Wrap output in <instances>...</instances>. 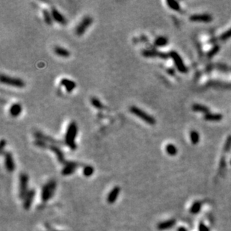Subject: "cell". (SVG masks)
I'll list each match as a JSON object with an SVG mask.
<instances>
[{"label":"cell","mask_w":231,"mask_h":231,"mask_svg":"<svg viewBox=\"0 0 231 231\" xmlns=\"http://www.w3.org/2000/svg\"><path fill=\"white\" fill-rule=\"evenodd\" d=\"M218 50V47H215V48L213 49V50H212V51H211V52H209V55L210 56H211V55H214V54L215 53V52H217V50Z\"/></svg>","instance_id":"34"},{"label":"cell","mask_w":231,"mask_h":231,"mask_svg":"<svg viewBox=\"0 0 231 231\" xmlns=\"http://www.w3.org/2000/svg\"><path fill=\"white\" fill-rule=\"evenodd\" d=\"M49 148H50V150H52V152L55 154L57 159H58V162H59L60 163L65 165L67 161L65 160V156H64V154L62 151V150H61L58 147H57L56 145H55V144H51V145H50L49 146Z\"/></svg>","instance_id":"12"},{"label":"cell","mask_w":231,"mask_h":231,"mask_svg":"<svg viewBox=\"0 0 231 231\" xmlns=\"http://www.w3.org/2000/svg\"><path fill=\"white\" fill-rule=\"evenodd\" d=\"M91 105L94 108H98V109H102L103 108V105L102 104V103L100 102V100L98 98H97V97H92L91 100Z\"/></svg>","instance_id":"23"},{"label":"cell","mask_w":231,"mask_h":231,"mask_svg":"<svg viewBox=\"0 0 231 231\" xmlns=\"http://www.w3.org/2000/svg\"><path fill=\"white\" fill-rule=\"evenodd\" d=\"M28 182H29L28 175L25 173L20 174L19 175V197L23 200L28 192Z\"/></svg>","instance_id":"6"},{"label":"cell","mask_w":231,"mask_h":231,"mask_svg":"<svg viewBox=\"0 0 231 231\" xmlns=\"http://www.w3.org/2000/svg\"><path fill=\"white\" fill-rule=\"evenodd\" d=\"M190 20L195 22H210L212 20V16L208 14L193 15L190 17Z\"/></svg>","instance_id":"17"},{"label":"cell","mask_w":231,"mask_h":231,"mask_svg":"<svg viewBox=\"0 0 231 231\" xmlns=\"http://www.w3.org/2000/svg\"><path fill=\"white\" fill-rule=\"evenodd\" d=\"M43 14H44V20H45V23H47V25L49 26H51L52 24V14H51V12H50L48 10L44 9L43 11Z\"/></svg>","instance_id":"21"},{"label":"cell","mask_w":231,"mask_h":231,"mask_svg":"<svg viewBox=\"0 0 231 231\" xmlns=\"http://www.w3.org/2000/svg\"><path fill=\"white\" fill-rule=\"evenodd\" d=\"M168 43V40L165 37H159L156 39L155 44L158 47H162V46L166 45Z\"/></svg>","instance_id":"25"},{"label":"cell","mask_w":231,"mask_h":231,"mask_svg":"<svg viewBox=\"0 0 231 231\" xmlns=\"http://www.w3.org/2000/svg\"><path fill=\"white\" fill-rule=\"evenodd\" d=\"M34 136H35V138L37 139H40V140L44 141H46V142H47V141H48V142L52 143V144H59V142H58L57 140H55V139H53L52 138L45 136V135H44L43 133H39V132L34 133Z\"/></svg>","instance_id":"18"},{"label":"cell","mask_w":231,"mask_h":231,"mask_svg":"<svg viewBox=\"0 0 231 231\" xmlns=\"http://www.w3.org/2000/svg\"><path fill=\"white\" fill-rule=\"evenodd\" d=\"M51 14H52V19L55 20L57 23H60L62 25H66L67 24V19L62 14L58 11V10L55 8H52L51 9Z\"/></svg>","instance_id":"13"},{"label":"cell","mask_w":231,"mask_h":231,"mask_svg":"<svg viewBox=\"0 0 231 231\" xmlns=\"http://www.w3.org/2000/svg\"><path fill=\"white\" fill-rule=\"evenodd\" d=\"M174 224V222L173 221H168V222H162V223H160L159 225H158V229L159 230H166L168 228H170L172 225Z\"/></svg>","instance_id":"24"},{"label":"cell","mask_w":231,"mask_h":231,"mask_svg":"<svg viewBox=\"0 0 231 231\" xmlns=\"http://www.w3.org/2000/svg\"><path fill=\"white\" fill-rule=\"evenodd\" d=\"M191 141H192L193 144H197L199 141V135L197 132L192 131L190 134Z\"/></svg>","instance_id":"30"},{"label":"cell","mask_w":231,"mask_h":231,"mask_svg":"<svg viewBox=\"0 0 231 231\" xmlns=\"http://www.w3.org/2000/svg\"><path fill=\"white\" fill-rule=\"evenodd\" d=\"M205 119L210 121H218L222 119V115L219 114H210L207 113L205 115Z\"/></svg>","instance_id":"20"},{"label":"cell","mask_w":231,"mask_h":231,"mask_svg":"<svg viewBox=\"0 0 231 231\" xmlns=\"http://www.w3.org/2000/svg\"><path fill=\"white\" fill-rule=\"evenodd\" d=\"M0 80H1V82H2V84L12 86V87L21 88L25 87V85H26L25 82L23 81V80H22L21 79H19V78L11 77V76H6V75L2 74V76H1V77H0Z\"/></svg>","instance_id":"4"},{"label":"cell","mask_w":231,"mask_h":231,"mask_svg":"<svg viewBox=\"0 0 231 231\" xmlns=\"http://www.w3.org/2000/svg\"><path fill=\"white\" fill-rule=\"evenodd\" d=\"M22 112V105L19 103H14L11 106L9 109V113L11 116L16 118Z\"/></svg>","instance_id":"16"},{"label":"cell","mask_w":231,"mask_h":231,"mask_svg":"<svg viewBox=\"0 0 231 231\" xmlns=\"http://www.w3.org/2000/svg\"><path fill=\"white\" fill-rule=\"evenodd\" d=\"M51 231H58V230H51Z\"/></svg>","instance_id":"35"},{"label":"cell","mask_w":231,"mask_h":231,"mask_svg":"<svg viewBox=\"0 0 231 231\" xmlns=\"http://www.w3.org/2000/svg\"><path fill=\"white\" fill-rule=\"evenodd\" d=\"M79 165L77 162H67L62 171V175H64V176H69V175L73 174L76 170V168L79 167Z\"/></svg>","instance_id":"7"},{"label":"cell","mask_w":231,"mask_h":231,"mask_svg":"<svg viewBox=\"0 0 231 231\" xmlns=\"http://www.w3.org/2000/svg\"><path fill=\"white\" fill-rule=\"evenodd\" d=\"M166 152L170 155H175L176 154V148L173 144H168L165 147Z\"/></svg>","instance_id":"28"},{"label":"cell","mask_w":231,"mask_h":231,"mask_svg":"<svg viewBox=\"0 0 231 231\" xmlns=\"http://www.w3.org/2000/svg\"><path fill=\"white\" fill-rule=\"evenodd\" d=\"M120 192H121V188L118 187V186L114 187L112 190L110 191V192L108 193V196H107V202L111 204H114L118 199Z\"/></svg>","instance_id":"14"},{"label":"cell","mask_w":231,"mask_h":231,"mask_svg":"<svg viewBox=\"0 0 231 231\" xmlns=\"http://www.w3.org/2000/svg\"><path fill=\"white\" fill-rule=\"evenodd\" d=\"M170 56L173 58L174 62L176 67H177V69L179 70V71L181 72V73H186L187 70H186V66H185L184 64H183V60L180 58V56H179L176 52H171V53H170Z\"/></svg>","instance_id":"8"},{"label":"cell","mask_w":231,"mask_h":231,"mask_svg":"<svg viewBox=\"0 0 231 231\" xmlns=\"http://www.w3.org/2000/svg\"><path fill=\"white\" fill-rule=\"evenodd\" d=\"M230 146H231V136H229V137L227 138V139L226 144H225V150H226V151L227 150H229Z\"/></svg>","instance_id":"32"},{"label":"cell","mask_w":231,"mask_h":231,"mask_svg":"<svg viewBox=\"0 0 231 231\" xmlns=\"http://www.w3.org/2000/svg\"><path fill=\"white\" fill-rule=\"evenodd\" d=\"M93 23L92 17L89 16H86L81 20V22L79 23L76 27V34L78 36H81L84 34L88 29V28L90 27Z\"/></svg>","instance_id":"5"},{"label":"cell","mask_w":231,"mask_h":231,"mask_svg":"<svg viewBox=\"0 0 231 231\" xmlns=\"http://www.w3.org/2000/svg\"><path fill=\"white\" fill-rule=\"evenodd\" d=\"M94 168H93L92 166H91V165H85V166H84V168H83V174H84V176H87V177L92 176V174H94Z\"/></svg>","instance_id":"22"},{"label":"cell","mask_w":231,"mask_h":231,"mask_svg":"<svg viewBox=\"0 0 231 231\" xmlns=\"http://www.w3.org/2000/svg\"><path fill=\"white\" fill-rule=\"evenodd\" d=\"M192 108L194 111H196V112H206L207 114L208 113V112H209L208 108H207V107L204 106V105H199V104H195V105H193Z\"/></svg>","instance_id":"26"},{"label":"cell","mask_w":231,"mask_h":231,"mask_svg":"<svg viewBox=\"0 0 231 231\" xmlns=\"http://www.w3.org/2000/svg\"><path fill=\"white\" fill-rule=\"evenodd\" d=\"M129 111H130V112H131L132 114L136 115V117H138V118H139L140 119H141L143 121L148 123V124L154 125L156 123V120L154 117L148 115L147 112L143 111L142 109H141V108H138V107L135 106V105L130 106V108H129Z\"/></svg>","instance_id":"3"},{"label":"cell","mask_w":231,"mask_h":231,"mask_svg":"<svg viewBox=\"0 0 231 231\" xmlns=\"http://www.w3.org/2000/svg\"><path fill=\"white\" fill-rule=\"evenodd\" d=\"M54 51H55V54L57 55L60 57H62V58H68V57L70 55V53L68 51L67 49L63 48V47H55V49H54Z\"/></svg>","instance_id":"19"},{"label":"cell","mask_w":231,"mask_h":231,"mask_svg":"<svg viewBox=\"0 0 231 231\" xmlns=\"http://www.w3.org/2000/svg\"><path fill=\"white\" fill-rule=\"evenodd\" d=\"M142 53V55L145 58H154V57H159V58H162L165 59L168 57V55L166 53H164V52H158V51H156V50H144L141 52Z\"/></svg>","instance_id":"10"},{"label":"cell","mask_w":231,"mask_h":231,"mask_svg":"<svg viewBox=\"0 0 231 231\" xmlns=\"http://www.w3.org/2000/svg\"><path fill=\"white\" fill-rule=\"evenodd\" d=\"M167 4L168 5V6L171 9L175 10V11H179L180 10V6H179V3L176 1H167Z\"/></svg>","instance_id":"27"},{"label":"cell","mask_w":231,"mask_h":231,"mask_svg":"<svg viewBox=\"0 0 231 231\" xmlns=\"http://www.w3.org/2000/svg\"><path fill=\"white\" fill-rule=\"evenodd\" d=\"M78 133V127L76 122L72 121L70 123L67 128L66 134H65V144L70 147L71 150H75L77 148L76 144V138Z\"/></svg>","instance_id":"1"},{"label":"cell","mask_w":231,"mask_h":231,"mask_svg":"<svg viewBox=\"0 0 231 231\" xmlns=\"http://www.w3.org/2000/svg\"><path fill=\"white\" fill-rule=\"evenodd\" d=\"M5 156V165L8 171L13 172L15 170V163L14 161L13 156L11 153L5 152L4 154Z\"/></svg>","instance_id":"11"},{"label":"cell","mask_w":231,"mask_h":231,"mask_svg":"<svg viewBox=\"0 0 231 231\" xmlns=\"http://www.w3.org/2000/svg\"><path fill=\"white\" fill-rule=\"evenodd\" d=\"M35 196V190L34 189H30L28 191L27 194H26L23 198V208L28 210L32 207V204L33 202L34 197Z\"/></svg>","instance_id":"9"},{"label":"cell","mask_w":231,"mask_h":231,"mask_svg":"<svg viewBox=\"0 0 231 231\" xmlns=\"http://www.w3.org/2000/svg\"><path fill=\"white\" fill-rule=\"evenodd\" d=\"M56 189V182L54 179H51L46 183L41 191V200L44 202H47L54 195Z\"/></svg>","instance_id":"2"},{"label":"cell","mask_w":231,"mask_h":231,"mask_svg":"<svg viewBox=\"0 0 231 231\" xmlns=\"http://www.w3.org/2000/svg\"><path fill=\"white\" fill-rule=\"evenodd\" d=\"M34 144H35L37 147H41V148H48L49 146H50L48 144H47L46 141L40 140V139H37V140L34 141Z\"/></svg>","instance_id":"29"},{"label":"cell","mask_w":231,"mask_h":231,"mask_svg":"<svg viewBox=\"0 0 231 231\" xmlns=\"http://www.w3.org/2000/svg\"><path fill=\"white\" fill-rule=\"evenodd\" d=\"M6 145V141H5L4 139H2V141H1V152H2V154H3V151H4V147H5V146Z\"/></svg>","instance_id":"33"},{"label":"cell","mask_w":231,"mask_h":231,"mask_svg":"<svg viewBox=\"0 0 231 231\" xmlns=\"http://www.w3.org/2000/svg\"><path fill=\"white\" fill-rule=\"evenodd\" d=\"M61 85L65 88L66 91H67L68 93L72 92L75 89V88L76 87V85L74 82L70 80V79H66V78L62 79V80H61Z\"/></svg>","instance_id":"15"},{"label":"cell","mask_w":231,"mask_h":231,"mask_svg":"<svg viewBox=\"0 0 231 231\" xmlns=\"http://www.w3.org/2000/svg\"><path fill=\"white\" fill-rule=\"evenodd\" d=\"M230 37H231V29H229L227 32L224 33L222 37H221V38H222V40H227Z\"/></svg>","instance_id":"31"}]
</instances>
